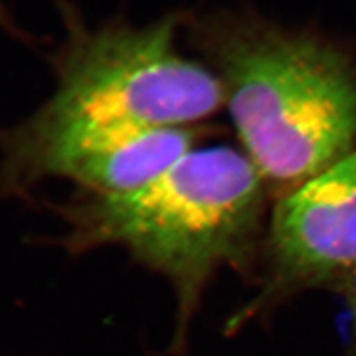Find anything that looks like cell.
Returning <instances> with one entry per match:
<instances>
[{"label":"cell","instance_id":"1","mask_svg":"<svg viewBox=\"0 0 356 356\" xmlns=\"http://www.w3.org/2000/svg\"><path fill=\"white\" fill-rule=\"evenodd\" d=\"M264 180L243 150L197 146L153 180L113 195L79 192L55 207L70 255L119 247L175 297L170 355L187 356L205 294L225 269L251 276L266 229Z\"/></svg>","mask_w":356,"mask_h":356},{"label":"cell","instance_id":"2","mask_svg":"<svg viewBox=\"0 0 356 356\" xmlns=\"http://www.w3.org/2000/svg\"><path fill=\"white\" fill-rule=\"evenodd\" d=\"M184 29L266 183L285 193L355 150L356 69L341 51L250 13L187 17Z\"/></svg>","mask_w":356,"mask_h":356},{"label":"cell","instance_id":"3","mask_svg":"<svg viewBox=\"0 0 356 356\" xmlns=\"http://www.w3.org/2000/svg\"><path fill=\"white\" fill-rule=\"evenodd\" d=\"M65 39L54 58L55 113L149 128L197 127L225 98L216 74L178 47L187 17L149 24L89 26L64 10Z\"/></svg>","mask_w":356,"mask_h":356},{"label":"cell","instance_id":"4","mask_svg":"<svg viewBox=\"0 0 356 356\" xmlns=\"http://www.w3.org/2000/svg\"><path fill=\"white\" fill-rule=\"evenodd\" d=\"M205 131L106 124L40 106L0 131V193L24 196L49 180L98 195L129 192L200 146Z\"/></svg>","mask_w":356,"mask_h":356},{"label":"cell","instance_id":"5","mask_svg":"<svg viewBox=\"0 0 356 356\" xmlns=\"http://www.w3.org/2000/svg\"><path fill=\"white\" fill-rule=\"evenodd\" d=\"M356 270V150L275 204L264 233L257 288L225 332L266 321L309 291H340Z\"/></svg>","mask_w":356,"mask_h":356},{"label":"cell","instance_id":"6","mask_svg":"<svg viewBox=\"0 0 356 356\" xmlns=\"http://www.w3.org/2000/svg\"><path fill=\"white\" fill-rule=\"evenodd\" d=\"M339 293L343 296L348 315V340L341 356H356V270Z\"/></svg>","mask_w":356,"mask_h":356},{"label":"cell","instance_id":"7","mask_svg":"<svg viewBox=\"0 0 356 356\" xmlns=\"http://www.w3.org/2000/svg\"><path fill=\"white\" fill-rule=\"evenodd\" d=\"M0 30L5 31H15L17 26L14 24L13 18H10L8 10L3 8V5L0 3Z\"/></svg>","mask_w":356,"mask_h":356}]
</instances>
